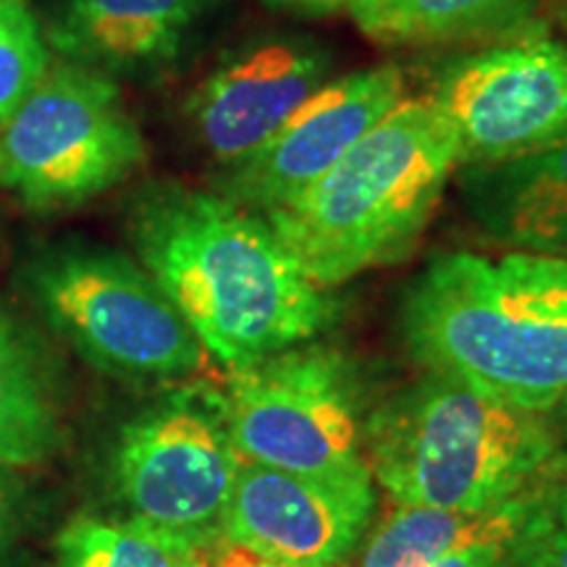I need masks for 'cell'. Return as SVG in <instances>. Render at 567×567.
<instances>
[{
	"mask_svg": "<svg viewBox=\"0 0 567 567\" xmlns=\"http://www.w3.org/2000/svg\"><path fill=\"white\" fill-rule=\"evenodd\" d=\"M130 231L142 268L229 371L310 342L334 318L266 216L221 193L153 187L134 203Z\"/></svg>",
	"mask_w": 567,
	"mask_h": 567,
	"instance_id": "obj_1",
	"label": "cell"
},
{
	"mask_svg": "<svg viewBox=\"0 0 567 567\" xmlns=\"http://www.w3.org/2000/svg\"><path fill=\"white\" fill-rule=\"evenodd\" d=\"M400 326L425 371L544 415L567 402V258L442 255L410 284Z\"/></svg>",
	"mask_w": 567,
	"mask_h": 567,
	"instance_id": "obj_2",
	"label": "cell"
},
{
	"mask_svg": "<svg viewBox=\"0 0 567 567\" xmlns=\"http://www.w3.org/2000/svg\"><path fill=\"white\" fill-rule=\"evenodd\" d=\"M363 452L396 505L455 513L513 505L567 467L549 415L431 371L365 417Z\"/></svg>",
	"mask_w": 567,
	"mask_h": 567,
	"instance_id": "obj_3",
	"label": "cell"
},
{
	"mask_svg": "<svg viewBox=\"0 0 567 567\" xmlns=\"http://www.w3.org/2000/svg\"><path fill=\"white\" fill-rule=\"evenodd\" d=\"M460 168L436 105L402 101L334 168L266 221L321 289L405 258Z\"/></svg>",
	"mask_w": 567,
	"mask_h": 567,
	"instance_id": "obj_4",
	"label": "cell"
},
{
	"mask_svg": "<svg viewBox=\"0 0 567 567\" xmlns=\"http://www.w3.org/2000/svg\"><path fill=\"white\" fill-rule=\"evenodd\" d=\"M27 289L45 321L101 371L187 379L208 354L158 281L122 252L53 247L27 268Z\"/></svg>",
	"mask_w": 567,
	"mask_h": 567,
	"instance_id": "obj_5",
	"label": "cell"
},
{
	"mask_svg": "<svg viewBox=\"0 0 567 567\" xmlns=\"http://www.w3.org/2000/svg\"><path fill=\"white\" fill-rule=\"evenodd\" d=\"M145 142L101 69L59 61L0 130V187L32 210H61L124 182Z\"/></svg>",
	"mask_w": 567,
	"mask_h": 567,
	"instance_id": "obj_6",
	"label": "cell"
},
{
	"mask_svg": "<svg viewBox=\"0 0 567 567\" xmlns=\"http://www.w3.org/2000/svg\"><path fill=\"white\" fill-rule=\"evenodd\" d=\"M239 467L224 396L182 389L124 425L111 476L126 520L195 551L221 538Z\"/></svg>",
	"mask_w": 567,
	"mask_h": 567,
	"instance_id": "obj_7",
	"label": "cell"
},
{
	"mask_svg": "<svg viewBox=\"0 0 567 567\" xmlns=\"http://www.w3.org/2000/svg\"><path fill=\"white\" fill-rule=\"evenodd\" d=\"M224 400L243 463L308 476L371 471L358 373L334 347L302 342L237 368Z\"/></svg>",
	"mask_w": 567,
	"mask_h": 567,
	"instance_id": "obj_8",
	"label": "cell"
},
{
	"mask_svg": "<svg viewBox=\"0 0 567 567\" xmlns=\"http://www.w3.org/2000/svg\"><path fill=\"white\" fill-rule=\"evenodd\" d=\"M429 101L457 137L460 166L499 163L567 142V42L520 38L460 55Z\"/></svg>",
	"mask_w": 567,
	"mask_h": 567,
	"instance_id": "obj_9",
	"label": "cell"
},
{
	"mask_svg": "<svg viewBox=\"0 0 567 567\" xmlns=\"http://www.w3.org/2000/svg\"><path fill=\"white\" fill-rule=\"evenodd\" d=\"M375 509L371 471L308 476L243 463L221 538L287 565H342L363 542Z\"/></svg>",
	"mask_w": 567,
	"mask_h": 567,
	"instance_id": "obj_10",
	"label": "cell"
},
{
	"mask_svg": "<svg viewBox=\"0 0 567 567\" xmlns=\"http://www.w3.org/2000/svg\"><path fill=\"white\" fill-rule=\"evenodd\" d=\"M405 101L400 66H375L326 82L258 151L226 166L221 195L260 216L321 179Z\"/></svg>",
	"mask_w": 567,
	"mask_h": 567,
	"instance_id": "obj_11",
	"label": "cell"
},
{
	"mask_svg": "<svg viewBox=\"0 0 567 567\" xmlns=\"http://www.w3.org/2000/svg\"><path fill=\"white\" fill-rule=\"evenodd\" d=\"M331 55L310 38L281 34L243 48L189 101L203 147L224 166L258 151L289 113L329 82Z\"/></svg>",
	"mask_w": 567,
	"mask_h": 567,
	"instance_id": "obj_12",
	"label": "cell"
},
{
	"mask_svg": "<svg viewBox=\"0 0 567 567\" xmlns=\"http://www.w3.org/2000/svg\"><path fill=\"white\" fill-rule=\"evenodd\" d=\"M460 195L488 239L515 252H567V142L499 163L460 166Z\"/></svg>",
	"mask_w": 567,
	"mask_h": 567,
	"instance_id": "obj_13",
	"label": "cell"
},
{
	"mask_svg": "<svg viewBox=\"0 0 567 567\" xmlns=\"http://www.w3.org/2000/svg\"><path fill=\"white\" fill-rule=\"evenodd\" d=\"M205 0H69L53 45L74 63L137 71L172 61Z\"/></svg>",
	"mask_w": 567,
	"mask_h": 567,
	"instance_id": "obj_14",
	"label": "cell"
},
{
	"mask_svg": "<svg viewBox=\"0 0 567 567\" xmlns=\"http://www.w3.org/2000/svg\"><path fill=\"white\" fill-rule=\"evenodd\" d=\"M547 492L549 488H544L488 513L396 505L365 536L358 567H431L473 542H484V538L507 542L544 505Z\"/></svg>",
	"mask_w": 567,
	"mask_h": 567,
	"instance_id": "obj_15",
	"label": "cell"
},
{
	"mask_svg": "<svg viewBox=\"0 0 567 567\" xmlns=\"http://www.w3.org/2000/svg\"><path fill=\"white\" fill-rule=\"evenodd\" d=\"M544 0H350L358 30L389 48L499 38L530 24Z\"/></svg>",
	"mask_w": 567,
	"mask_h": 567,
	"instance_id": "obj_16",
	"label": "cell"
},
{
	"mask_svg": "<svg viewBox=\"0 0 567 567\" xmlns=\"http://www.w3.org/2000/svg\"><path fill=\"white\" fill-rule=\"evenodd\" d=\"M61 436L59 402L38 344L0 305V467L45 463Z\"/></svg>",
	"mask_w": 567,
	"mask_h": 567,
	"instance_id": "obj_17",
	"label": "cell"
},
{
	"mask_svg": "<svg viewBox=\"0 0 567 567\" xmlns=\"http://www.w3.org/2000/svg\"><path fill=\"white\" fill-rule=\"evenodd\" d=\"M53 547V567H187L189 559V551L126 517L76 515Z\"/></svg>",
	"mask_w": 567,
	"mask_h": 567,
	"instance_id": "obj_18",
	"label": "cell"
},
{
	"mask_svg": "<svg viewBox=\"0 0 567 567\" xmlns=\"http://www.w3.org/2000/svg\"><path fill=\"white\" fill-rule=\"evenodd\" d=\"M48 69V48L24 0H0V130Z\"/></svg>",
	"mask_w": 567,
	"mask_h": 567,
	"instance_id": "obj_19",
	"label": "cell"
},
{
	"mask_svg": "<svg viewBox=\"0 0 567 567\" xmlns=\"http://www.w3.org/2000/svg\"><path fill=\"white\" fill-rule=\"evenodd\" d=\"M502 567H567V528L547 513V499L509 538Z\"/></svg>",
	"mask_w": 567,
	"mask_h": 567,
	"instance_id": "obj_20",
	"label": "cell"
},
{
	"mask_svg": "<svg viewBox=\"0 0 567 567\" xmlns=\"http://www.w3.org/2000/svg\"><path fill=\"white\" fill-rule=\"evenodd\" d=\"M30 526V494L19 471L0 467V567H6L21 547Z\"/></svg>",
	"mask_w": 567,
	"mask_h": 567,
	"instance_id": "obj_21",
	"label": "cell"
},
{
	"mask_svg": "<svg viewBox=\"0 0 567 567\" xmlns=\"http://www.w3.org/2000/svg\"><path fill=\"white\" fill-rule=\"evenodd\" d=\"M187 567H344L342 565H287V563H274V559H264L252 551L234 547V544L218 542L208 544V547L189 551Z\"/></svg>",
	"mask_w": 567,
	"mask_h": 567,
	"instance_id": "obj_22",
	"label": "cell"
},
{
	"mask_svg": "<svg viewBox=\"0 0 567 567\" xmlns=\"http://www.w3.org/2000/svg\"><path fill=\"white\" fill-rule=\"evenodd\" d=\"M509 542V538H507ZM505 538H484L473 542L463 549H455L431 567H502L505 565Z\"/></svg>",
	"mask_w": 567,
	"mask_h": 567,
	"instance_id": "obj_23",
	"label": "cell"
},
{
	"mask_svg": "<svg viewBox=\"0 0 567 567\" xmlns=\"http://www.w3.org/2000/svg\"><path fill=\"white\" fill-rule=\"evenodd\" d=\"M547 513L555 523L567 528V467L555 478L547 492Z\"/></svg>",
	"mask_w": 567,
	"mask_h": 567,
	"instance_id": "obj_24",
	"label": "cell"
},
{
	"mask_svg": "<svg viewBox=\"0 0 567 567\" xmlns=\"http://www.w3.org/2000/svg\"><path fill=\"white\" fill-rule=\"evenodd\" d=\"M271 3L292 6V9L302 11H331L339 9V6H350V0H271Z\"/></svg>",
	"mask_w": 567,
	"mask_h": 567,
	"instance_id": "obj_25",
	"label": "cell"
},
{
	"mask_svg": "<svg viewBox=\"0 0 567 567\" xmlns=\"http://www.w3.org/2000/svg\"><path fill=\"white\" fill-rule=\"evenodd\" d=\"M557 413H559V415H563V417H565V423H567V402H565V405H563V408H559V410H557Z\"/></svg>",
	"mask_w": 567,
	"mask_h": 567,
	"instance_id": "obj_26",
	"label": "cell"
}]
</instances>
